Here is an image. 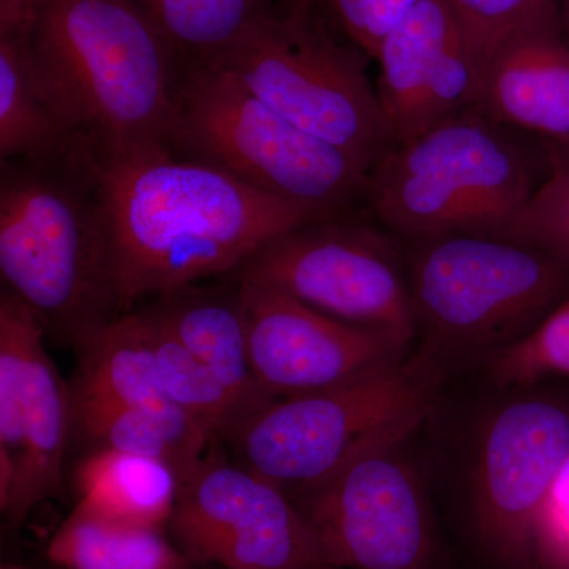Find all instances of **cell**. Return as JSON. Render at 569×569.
Instances as JSON below:
<instances>
[{
    "mask_svg": "<svg viewBox=\"0 0 569 569\" xmlns=\"http://www.w3.org/2000/svg\"><path fill=\"white\" fill-rule=\"evenodd\" d=\"M84 151L97 182L104 279L119 317L142 299L228 277L280 236L325 219L173 148Z\"/></svg>",
    "mask_w": 569,
    "mask_h": 569,
    "instance_id": "1",
    "label": "cell"
},
{
    "mask_svg": "<svg viewBox=\"0 0 569 569\" xmlns=\"http://www.w3.org/2000/svg\"><path fill=\"white\" fill-rule=\"evenodd\" d=\"M29 50L52 108L89 151L173 148L178 61L137 0H44Z\"/></svg>",
    "mask_w": 569,
    "mask_h": 569,
    "instance_id": "2",
    "label": "cell"
},
{
    "mask_svg": "<svg viewBox=\"0 0 569 569\" xmlns=\"http://www.w3.org/2000/svg\"><path fill=\"white\" fill-rule=\"evenodd\" d=\"M0 272L44 335L77 351L119 318L103 272L97 182L81 144L2 164Z\"/></svg>",
    "mask_w": 569,
    "mask_h": 569,
    "instance_id": "3",
    "label": "cell"
},
{
    "mask_svg": "<svg viewBox=\"0 0 569 569\" xmlns=\"http://www.w3.org/2000/svg\"><path fill=\"white\" fill-rule=\"evenodd\" d=\"M516 130L467 110L391 149L365 198L378 220L413 239L471 234L512 241L539 183Z\"/></svg>",
    "mask_w": 569,
    "mask_h": 569,
    "instance_id": "4",
    "label": "cell"
},
{
    "mask_svg": "<svg viewBox=\"0 0 569 569\" xmlns=\"http://www.w3.org/2000/svg\"><path fill=\"white\" fill-rule=\"evenodd\" d=\"M406 264L421 350L448 372L488 366L569 296L567 261L508 239H413Z\"/></svg>",
    "mask_w": 569,
    "mask_h": 569,
    "instance_id": "5",
    "label": "cell"
},
{
    "mask_svg": "<svg viewBox=\"0 0 569 569\" xmlns=\"http://www.w3.org/2000/svg\"><path fill=\"white\" fill-rule=\"evenodd\" d=\"M174 151L318 216H343L369 171L258 99L217 61L178 66Z\"/></svg>",
    "mask_w": 569,
    "mask_h": 569,
    "instance_id": "6",
    "label": "cell"
},
{
    "mask_svg": "<svg viewBox=\"0 0 569 569\" xmlns=\"http://www.w3.org/2000/svg\"><path fill=\"white\" fill-rule=\"evenodd\" d=\"M449 372L427 351L399 365L280 397L231 438L236 460L293 497L328 478L362 448L410 440Z\"/></svg>",
    "mask_w": 569,
    "mask_h": 569,
    "instance_id": "7",
    "label": "cell"
},
{
    "mask_svg": "<svg viewBox=\"0 0 569 569\" xmlns=\"http://www.w3.org/2000/svg\"><path fill=\"white\" fill-rule=\"evenodd\" d=\"M312 10L271 11L222 54L242 84L305 132L369 171L392 148L377 88L359 48L339 43Z\"/></svg>",
    "mask_w": 569,
    "mask_h": 569,
    "instance_id": "8",
    "label": "cell"
},
{
    "mask_svg": "<svg viewBox=\"0 0 569 569\" xmlns=\"http://www.w3.org/2000/svg\"><path fill=\"white\" fill-rule=\"evenodd\" d=\"M224 279L290 296L318 312L411 346L418 336L406 253L391 236L342 216L280 236Z\"/></svg>",
    "mask_w": 569,
    "mask_h": 569,
    "instance_id": "9",
    "label": "cell"
},
{
    "mask_svg": "<svg viewBox=\"0 0 569 569\" xmlns=\"http://www.w3.org/2000/svg\"><path fill=\"white\" fill-rule=\"evenodd\" d=\"M407 441L362 448L291 497L317 531L326 567L426 568L432 523L425 485L403 452Z\"/></svg>",
    "mask_w": 569,
    "mask_h": 569,
    "instance_id": "10",
    "label": "cell"
},
{
    "mask_svg": "<svg viewBox=\"0 0 569 569\" xmlns=\"http://www.w3.org/2000/svg\"><path fill=\"white\" fill-rule=\"evenodd\" d=\"M170 523L192 560L224 569L326 567L317 531L293 498L216 447L182 482Z\"/></svg>",
    "mask_w": 569,
    "mask_h": 569,
    "instance_id": "11",
    "label": "cell"
},
{
    "mask_svg": "<svg viewBox=\"0 0 569 569\" xmlns=\"http://www.w3.org/2000/svg\"><path fill=\"white\" fill-rule=\"evenodd\" d=\"M44 329L17 295L0 296V508L21 526L62 490L70 391L44 350Z\"/></svg>",
    "mask_w": 569,
    "mask_h": 569,
    "instance_id": "12",
    "label": "cell"
},
{
    "mask_svg": "<svg viewBox=\"0 0 569 569\" xmlns=\"http://www.w3.org/2000/svg\"><path fill=\"white\" fill-rule=\"evenodd\" d=\"M569 458V406L546 396L498 408L479 437L471 498L479 537L511 567L533 565L539 508Z\"/></svg>",
    "mask_w": 569,
    "mask_h": 569,
    "instance_id": "13",
    "label": "cell"
},
{
    "mask_svg": "<svg viewBox=\"0 0 569 569\" xmlns=\"http://www.w3.org/2000/svg\"><path fill=\"white\" fill-rule=\"evenodd\" d=\"M238 283L250 366L266 391L279 399L335 387L407 358L410 346L388 332L337 320L257 284Z\"/></svg>",
    "mask_w": 569,
    "mask_h": 569,
    "instance_id": "14",
    "label": "cell"
},
{
    "mask_svg": "<svg viewBox=\"0 0 569 569\" xmlns=\"http://www.w3.org/2000/svg\"><path fill=\"white\" fill-rule=\"evenodd\" d=\"M376 59L378 100L392 146L417 140L478 104L482 69L445 0H421Z\"/></svg>",
    "mask_w": 569,
    "mask_h": 569,
    "instance_id": "15",
    "label": "cell"
},
{
    "mask_svg": "<svg viewBox=\"0 0 569 569\" xmlns=\"http://www.w3.org/2000/svg\"><path fill=\"white\" fill-rule=\"evenodd\" d=\"M475 110L511 129L569 142V50L559 28L508 40L486 67Z\"/></svg>",
    "mask_w": 569,
    "mask_h": 569,
    "instance_id": "16",
    "label": "cell"
},
{
    "mask_svg": "<svg viewBox=\"0 0 569 569\" xmlns=\"http://www.w3.org/2000/svg\"><path fill=\"white\" fill-rule=\"evenodd\" d=\"M78 355L80 362L70 391L103 397L151 415L194 458H204L213 441L168 395L138 310L104 326Z\"/></svg>",
    "mask_w": 569,
    "mask_h": 569,
    "instance_id": "17",
    "label": "cell"
},
{
    "mask_svg": "<svg viewBox=\"0 0 569 569\" xmlns=\"http://www.w3.org/2000/svg\"><path fill=\"white\" fill-rule=\"evenodd\" d=\"M187 350L197 356L254 413L279 397L269 395L250 366L247 321L239 283L187 284L149 305Z\"/></svg>",
    "mask_w": 569,
    "mask_h": 569,
    "instance_id": "18",
    "label": "cell"
},
{
    "mask_svg": "<svg viewBox=\"0 0 569 569\" xmlns=\"http://www.w3.org/2000/svg\"><path fill=\"white\" fill-rule=\"evenodd\" d=\"M81 503L110 518L159 527L170 522L181 479L170 463L114 449H92L74 470Z\"/></svg>",
    "mask_w": 569,
    "mask_h": 569,
    "instance_id": "19",
    "label": "cell"
},
{
    "mask_svg": "<svg viewBox=\"0 0 569 569\" xmlns=\"http://www.w3.org/2000/svg\"><path fill=\"white\" fill-rule=\"evenodd\" d=\"M47 559L62 569H190L193 561L159 527L110 518L81 501L52 537Z\"/></svg>",
    "mask_w": 569,
    "mask_h": 569,
    "instance_id": "20",
    "label": "cell"
},
{
    "mask_svg": "<svg viewBox=\"0 0 569 569\" xmlns=\"http://www.w3.org/2000/svg\"><path fill=\"white\" fill-rule=\"evenodd\" d=\"M80 144L48 99L29 43L0 40V160L43 159Z\"/></svg>",
    "mask_w": 569,
    "mask_h": 569,
    "instance_id": "21",
    "label": "cell"
},
{
    "mask_svg": "<svg viewBox=\"0 0 569 569\" xmlns=\"http://www.w3.org/2000/svg\"><path fill=\"white\" fill-rule=\"evenodd\" d=\"M138 312L144 320L164 388L176 406L182 408L213 443H230L253 417V411L182 346L151 307H141Z\"/></svg>",
    "mask_w": 569,
    "mask_h": 569,
    "instance_id": "22",
    "label": "cell"
},
{
    "mask_svg": "<svg viewBox=\"0 0 569 569\" xmlns=\"http://www.w3.org/2000/svg\"><path fill=\"white\" fill-rule=\"evenodd\" d=\"M178 66L211 61L253 24L271 13L272 0H137Z\"/></svg>",
    "mask_w": 569,
    "mask_h": 569,
    "instance_id": "23",
    "label": "cell"
},
{
    "mask_svg": "<svg viewBox=\"0 0 569 569\" xmlns=\"http://www.w3.org/2000/svg\"><path fill=\"white\" fill-rule=\"evenodd\" d=\"M70 403L71 429L91 441L93 449H114L163 460L178 471L181 485L203 460L187 451L151 415L74 391H70Z\"/></svg>",
    "mask_w": 569,
    "mask_h": 569,
    "instance_id": "24",
    "label": "cell"
},
{
    "mask_svg": "<svg viewBox=\"0 0 569 569\" xmlns=\"http://www.w3.org/2000/svg\"><path fill=\"white\" fill-rule=\"evenodd\" d=\"M466 33L485 77L486 67L508 40L531 29L557 26L553 0H445Z\"/></svg>",
    "mask_w": 569,
    "mask_h": 569,
    "instance_id": "25",
    "label": "cell"
},
{
    "mask_svg": "<svg viewBox=\"0 0 569 569\" xmlns=\"http://www.w3.org/2000/svg\"><path fill=\"white\" fill-rule=\"evenodd\" d=\"M498 388L529 387L542 378H569V296L515 346L488 365Z\"/></svg>",
    "mask_w": 569,
    "mask_h": 569,
    "instance_id": "26",
    "label": "cell"
},
{
    "mask_svg": "<svg viewBox=\"0 0 569 569\" xmlns=\"http://www.w3.org/2000/svg\"><path fill=\"white\" fill-rule=\"evenodd\" d=\"M512 241L569 263V174L550 171L539 182Z\"/></svg>",
    "mask_w": 569,
    "mask_h": 569,
    "instance_id": "27",
    "label": "cell"
},
{
    "mask_svg": "<svg viewBox=\"0 0 569 569\" xmlns=\"http://www.w3.org/2000/svg\"><path fill=\"white\" fill-rule=\"evenodd\" d=\"M421 0H291L290 9L309 10L325 3L351 43L376 59L385 39Z\"/></svg>",
    "mask_w": 569,
    "mask_h": 569,
    "instance_id": "28",
    "label": "cell"
},
{
    "mask_svg": "<svg viewBox=\"0 0 569 569\" xmlns=\"http://www.w3.org/2000/svg\"><path fill=\"white\" fill-rule=\"evenodd\" d=\"M533 565L538 569H569V458L539 508Z\"/></svg>",
    "mask_w": 569,
    "mask_h": 569,
    "instance_id": "29",
    "label": "cell"
},
{
    "mask_svg": "<svg viewBox=\"0 0 569 569\" xmlns=\"http://www.w3.org/2000/svg\"><path fill=\"white\" fill-rule=\"evenodd\" d=\"M550 171L569 174V142L545 140Z\"/></svg>",
    "mask_w": 569,
    "mask_h": 569,
    "instance_id": "30",
    "label": "cell"
},
{
    "mask_svg": "<svg viewBox=\"0 0 569 569\" xmlns=\"http://www.w3.org/2000/svg\"><path fill=\"white\" fill-rule=\"evenodd\" d=\"M568 7H569V0H568Z\"/></svg>",
    "mask_w": 569,
    "mask_h": 569,
    "instance_id": "31",
    "label": "cell"
}]
</instances>
